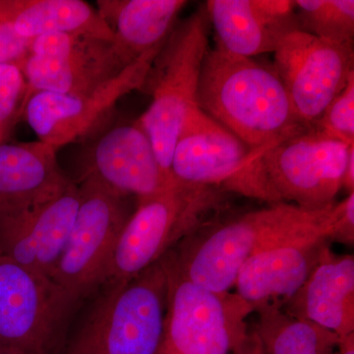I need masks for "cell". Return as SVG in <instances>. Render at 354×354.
Wrapping results in <instances>:
<instances>
[{
	"label": "cell",
	"mask_w": 354,
	"mask_h": 354,
	"mask_svg": "<svg viewBox=\"0 0 354 354\" xmlns=\"http://www.w3.org/2000/svg\"><path fill=\"white\" fill-rule=\"evenodd\" d=\"M342 189L346 190L348 194L354 192V146L349 151L348 162L342 177Z\"/></svg>",
	"instance_id": "f1b7e54d"
},
{
	"label": "cell",
	"mask_w": 354,
	"mask_h": 354,
	"mask_svg": "<svg viewBox=\"0 0 354 354\" xmlns=\"http://www.w3.org/2000/svg\"><path fill=\"white\" fill-rule=\"evenodd\" d=\"M309 127L328 138L354 145V73L320 118Z\"/></svg>",
	"instance_id": "cb8c5ba5"
},
{
	"label": "cell",
	"mask_w": 354,
	"mask_h": 354,
	"mask_svg": "<svg viewBox=\"0 0 354 354\" xmlns=\"http://www.w3.org/2000/svg\"><path fill=\"white\" fill-rule=\"evenodd\" d=\"M334 205L308 211L281 202L232 218L208 221L171 249L172 259L192 283L215 292H230L239 270L254 254L315 230H330L333 235Z\"/></svg>",
	"instance_id": "6da1fadb"
},
{
	"label": "cell",
	"mask_w": 354,
	"mask_h": 354,
	"mask_svg": "<svg viewBox=\"0 0 354 354\" xmlns=\"http://www.w3.org/2000/svg\"><path fill=\"white\" fill-rule=\"evenodd\" d=\"M57 153L38 140L0 145V218L39 206L71 185Z\"/></svg>",
	"instance_id": "d6986e66"
},
{
	"label": "cell",
	"mask_w": 354,
	"mask_h": 354,
	"mask_svg": "<svg viewBox=\"0 0 354 354\" xmlns=\"http://www.w3.org/2000/svg\"><path fill=\"white\" fill-rule=\"evenodd\" d=\"M0 130H1V129H0Z\"/></svg>",
	"instance_id": "1f68e13d"
},
{
	"label": "cell",
	"mask_w": 354,
	"mask_h": 354,
	"mask_svg": "<svg viewBox=\"0 0 354 354\" xmlns=\"http://www.w3.org/2000/svg\"><path fill=\"white\" fill-rule=\"evenodd\" d=\"M79 190L75 220L51 279L82 301L106 283L118 237L132 213L128 197L93 179L82 178Z\"/></svg>",
	"instance_id": "9c48e42d"
},
{
	"label": "cell",
	"mask_w": 354,
	"mask_h": 354,
	"mask_svg": "<svg viewBox=\"0 0 354 354\" xmlns=\"http://www.w3.org/2000/svg\"><path fill=\"white\" fill-rule=\"evenodd\" d=\"M337 354H354V333L341 337Z\"/></svg>",
	"instance_id": "f546056e"
},
{
	"label": "cell",
	"mask_w": 354,
	"mask_h": 354,
	"mask_svg": "<svg viewBox=\"0 0 354 354\" xmlns=\"http://www.w3.org/2000/svg\"><path fill=\"white\" fill-rule=\"evenodd\" d=\"M27 95V83L17 65L0 64V129L21 113Z\"/></svg>",
	"instance_id": "d4e9b609"
},
{
	"label": "cell",
	"mask_w": 354,
	"mask_h": 354,
	"mask_svg": "<svg viewBox=\"0 0 354 354\" xmlns=\"http://www.w3.org/2000/svg\"><path fill=\"white\" fill-rule=\"evenodd\" d=\"M353 245L354 241V192L333 208L332 242Z\"/></svg>",
	"instance_id": "4316f807"
},
{
	"label": "cell",
	"mask_w": 354,
	"mask_h": 354,
	"mask_svg": "<svg viewBox=\"0 0 354 354\" xmlns=\"http://www.w3.org/2000/svg\"><path fill=\"white\" fill-rule=\"evenodd\" d=\"M187 3L184 0H99L97 11L113 32L114 50L129 66L165 43Z\"/></svg>",
	"instance_id": "ffe728a7"
},
{
	"label": "cell",
	"mask_w": 354,
	"mask_h": 354,
	"mask_svg": "<svg viewBox=\"0 0 354 354\" xmlns=\"http://www.w3.org/2000/svg\"><path fill=\"white\" fill-rule=\"evenodd\" d=\"M32 41L20 36L12 26L0 19V64H14L22 69Z\"/></svg>",
	"instance_id": "484cf974"
},
{
	"label": "cell",
	"mask_w": 354,
	"mask_h": 354,
	"mask_svg": "<svg viewBox=\"0 0 354 354\" xmlns=\"http://www.w3.org/2000/svg\"><path fill=\"white\" fill-rule=\"evenodd\" d=\"M162 46L142 55L93 94L35 93L26 100L21 113L38 141L58 151L85 135L124 95L145 85Z\"/></svg>",
	"instance_id": "4fadbf2b"
},
{
	"label": "cell",
	"mask_w": 354,
	"mask_h": 354,
	"mask_svg": "<svg viewBox=\"0 0 354 354\" xmlns=\"http://www.w3.org/2000/svg\"><path fill=\"white\" fill-rule=\"evenodd\" d=\"M295 4L301 31L353 46V0H297Z\"/></svg>",
	"instance_id": "603a6c76"
},
{
	"label": "cell",
	"mask_w": 354,
	"mask_h": 354,
	"mask_svg": "<svg viewBox=\"0 0 354 354\" xmlns=\"http://www.w3.org/2000/svg\"><path fill=\"white\" fill-rule=\"evenodd\" d=\"M272 68L285 86L298 120L320 118L354 73L353 46L295 30L274 53Z\"/></svg>",
	"instance_id": "8fae6325"
},
{
	"label": "cell",
	"mask_w": 354,
	"mask_h": 354,
	"mask_svg": "<svg viewBox=\"0 0 354 354\" xmlns=\"http://www.w3.org/2000/svg\"><path fill=\"white\" fill-rule=\"evenodd\" d=\"M281 309L339 337L353 334V256L337 255L327 247L308 279Z\"/></svg>",
	"instance_id": "ac0fdd59"
},
{
	"label": "cell",
	"mask_w": 354,
	"mask_h": 354,
	"mask_svg": "<svg viewBox=\"0 0 354 354\" xmlns=\"http://www.w3.org/2000/svg\"><path fill=\"white\" fill-rule=\"evenodd\" d=\"M223 193L172 179L164 191L138 202L118 237L104 285L130 281L158 262L221 208Z\"/></svg>",
	"instance_id": "5b68a950"
},
{
	"label": "cell",
	"mask_w": 354,
	"mask_h": 354,
	"mask_svg": "<svg viewBox=\"0 0 354 354\" xmlns=\"http://www.w3.org/2000/svg\"><path fill=\"white\" fill-rule=\"evenodd\" d=\"M0 354H8V353H6V351H2V349H0Z\"/></svg>",
	"instance_id": "4dcf8cb0"
},
{
	"label": "cell",
	"mask_w": 354,
	"mask_h": 354,
	"mask_svg": "<svg viewBox=\"0 0 354 354\" xmlns=\"http://www.w3.org/2000/svg\"><path fill=\"white\" fill-rule=\"evenodd\" d=\"M198 106L253 149L270 148L307 127L272 67L218 46L203 62Z\"/></svg>",
	"instance_id": "7a4b0ae2"
},
{
	"label": "cell",
	"mask_w": 354,
	"mask_h": 354,
	"mask_svg": "<svg viewBox=\"0 0 354 354\" xmlns=\"http://www.w3.org/2000/svg\"><path fill=\"white\" fill-rule=\"evenodd\" d=\"M267 149L246 145L198 109L177 139L171 177L177 183L212 186L271 204L281 203L263 164Z\"/></svg>",
	"instance_id": "8992f818"
},
{
	"label": "cell",
	"mask_w": 354,
	"mask_h": 354,
	"mask_svg": "<svg viewBox=\"0 0 354 354\" xmlns=\"http://www.w3.org/2000/svg\"><path fill=\"white\" fill-rule=\"evenodd\" d=\"M83 178H90L123 197L143 201L169 187L152 142L139 121L111 128L95 142Z\"/></svg>",
	"instance_id": "9a60e30c"
},
{
	"label": "cell",
	"mask_w": 354,
	"mask_h": 354,
	"mask_svg": "<svg viewBox=\"0 0 354 354\" xmlns=\"http://www.w3.org/2000/svg\"><path fill=\"white\" fill-rule=\"evenodd\" d=\"M169 276L160 354H230L245 337L254 309L235 293H218L192 283L165 255Z\"/></svg>",
	"instance_id": "ba28073f"
},
{
	"label": "cell",
	"mask_w": 354,
	"mask_h": 354,
	"mask_svg": "<svg viewBox=\"0 0 354 354\" xmlns=\"http://www.w3.org/2000/svg\"><path fill=\"white\" fill-rule=\"evenodd\" d=\"M81 300L50 277L0 252V349L57 354Z\"/></svg>",
	"instance_id": "52a82bcc"
},
{
	"label": "cell",
	"mask_w": 354,
	"mask_h": 354,
	"mask_svg": "<svg viewBox=\"0 0 354 354\" xmlns=\"http://www.w3.org/2000/svg\"><path fill=\"white\" fill-rule=\"evenodd\" d=\"M167 290L165 256L130 281L102 286L64 354H160Z\"/></svg>",
	"instance_id": "3957f363"
},
{
	"label": "cell",
	"mask_w": 354,
	"mask_h": 354,
	"mask_svg": "<svg viewBox=\"0 0 354 354\" xmlns=\"http://www.w3.org/2000/svg\"><path fill=\"white\" fill-rule=\"evenodd\" d=\"M330 242L332 230H319L254 254L239 270L235 295L254 311L266 305L283 306L308 279Z\"/></svg>",
	"instance_id": "5bb4252c"
},
{
	"label": "cell",
	"mask_w": 354,
	"mask_h": 354,
	"mask_svg": "<svg viewBox=\"0 0 354 354\" xmlns=\"http://www.w3.org/2000/svg\"><path fill=\"white\" fill-rule=\"evenodd\" d=\"M127 67L111 41L67 34L39 37L32 39L22 67L26 100L39 92L91 95Z\"/></svg>",
	"instance_id": "7c38bea8"
},
{
	"label": "cell",
	"mask_w": 354,
	"mask_h": 354,
	"mask_svg": "<svg viewBox=\"0 0 354 354\" xmlns=\"http://www.w3.org/2000/svg\"><path fill=\"white\" fill-rule=\"evenodd\" d=\"M230 354H266L255 329L248 330L245 337L235 346Z\"/></svg>",
	"instance_id": "83f0119b"
},
{
	"label": "cell",
	"mask_w": 354,
	"mask_h": 354,
	"mask_svg": "<svg viewBox=\"0 0 354 354\" xmlns=\"http://www.w3.org/2000/svg\"><path fill=\"white\" fill-rule=\"evenodd\" d=\"M256 332L266 354H337L341 337L308 321L293 318L278 305L255 310Z\"/></svg>",
	"instance_id": "7402d4cb"
},
{
	"label": "cell",
	"mask_w": 354,
	"mask_h": 354,
	"mask_svg": "<svg viewBox=\"0 0 354 354\" xmlns=\"http://www.w3.org/2000/svg\"><path fill=\"white\" fill-rule=\"evenodd\" d=\"M353 146L323 136L307 125L268 148L263 164L281 202L320 211L335 204Z\"/></svg>",
	"instance_id": "30bf717a"
},
{
	"label": "cell",
	"mask_w": 354,
	"mask_h": 354,
	"mask_svg": "<svg viewBox=\"0 0 354 354\" xmlns=\"http://www.w3.org/2000/svg\"><path fill=\"white\" fill-rule=\"evenodd\" d=\"M209 26L204 4L174 27L147 78L146 82L152 81V101L138 121L169 178L172 179V153L179 134L191 114L199 109L198 88L209 48Z\"/></svg>",
	"instance_id": "277c9868"
},
{
	"label": "cell",
	"mask_w": 354,
	"mask_h": 354,
	"mask_svg": "<svg viewBox=\"0 0 354 354\" xmlns=\"http://www.w3.org/2000/svg\"><path fill=\"white\" fill-rule=\"evenodd\" d=\"M80 201L79 185L27 211L0 218V252L27 269L51 278Z\"/></svg>",
	"instance_id": "2e32d148"
},
{
	"label": "cell",
	"mask_w": 354,
	"mask_h": 354,
	"mask_svg": "<svg viewBox=\"0 0 354 354\" xmlns=\"http://www.w3.org/2000/svg\"><path fill=\"white\" fill-rule=\"evenodd\" d=\"M0 19L31 41L53 34L113 41L97 9L82 0H0Z\"/></svg>",
	"instance_id": "44dd1931"
},
{
	"label": "cell",
	"mask_w": 354,
	"mask_h": 354,
	"mask_svg": "<svg viewBox=\"0 0 354 354\" xmlns=\"http://www.w3.org/2000/svg\"><path fill=\"white\" fill-rule=\"evenodd\" d=\"M205 7L216 46L239 57L274 53L288 32L299 29L291 0H209Z\"/></svg>",
	"instance_id": "e0dca14e"
}]
</instances>
